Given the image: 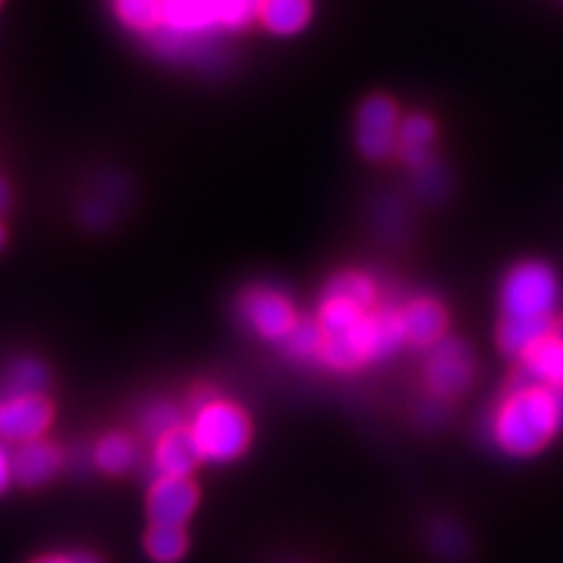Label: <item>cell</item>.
I'll list each match as a JSON object with an SVG mask.
<instances>
[{"label": "cell", "instance_id": "cell-1", "mask_svg": "<svg viewBox=\"0 0 563 563\" xmlns=\"http://www.w3.org/2000/svg\"><path fill=\"white\" fill-rule=\"evenodd\" d=\"M563 430V393L517 380L488 418L493 446L512 457H531L548 449Z\"/></svg>", "mask_w": 563, "mask_h": 563}, {"label": "cell", "instance_id": "cell-2", "mask_svg": "<svg viewBox=\"0 0 563 563\" xmlns=\"http://www.w3.org/2000/svg\"><path fill=\"white\" fill-rule=\"evenodd\" d=\"M559 296V279L548 263H517V266L505 275V282L500 287L503 317L554 320Z\"/></svg>", "mask_w": 563, "mask_h": 563}, {"label": "cell", "instance_id": "cell-3", "mask_svg": "<svg viewBox=\"0 0 563 563\" xmlns=\"http://www.w3.org/2000/svg\"><path fill=\"white\" fill-rule=\"evenodd\" d=\"M196 437L202 461L228 463L240 457L252 442V422L231 401L214 399L198 409L190 428Z\"/></svg>", "mask_w": 563, "mask_h": 563}, {"label": "cell", "instance_id": "cell-4", "mask_svg": "<svg viewBox=\"0 0 563 563\" xmlns=\"http://www.w3.org/2000/svg\"><path fill=\"white\" fill-rule=\"evenodd\" d=\"M474 374H477V364L467 343L446 336L430 347L422 380L437 401H453L470 390Z\"/></svg>", "mask_w": 563, "mask_h": 563}, {"label": "cell", "instance_id": "cell-5", "mask_svg": "<svg viewBox=\"0 0 563 563\" xmlns=\"http://www.w3.org/2000/svg\"><path fill=\"white\" fill-rule=\"evenodd\" d=\"M399 109L385 95H372L362 101L357 111V148L368 161H385L397 153Z\"/></svg>", "mask_w": 563, "mask_h": 563}, {"label": "cell", "instance_id": "cell-6", "mask_svg": "<svg viewBox=\"0 0 563 563\" xmlns=\"http://www.w3.org/2000/svg\"><path fill=\"white\" fill-rule=\"evenodd\" d=\"M374 310L357 324H352L336 333H327L320 362L336 368V372H357V368L366 364L380 362Z\"/></svg>", "mask_w": 563, "mask_h": 563}, {"label": "cell", "instance_id": "cell-7", "mask_svg": "<svg viewBox=\"0 0 563 563\" xmlns=\"http://www.w3.org/2000/svg\"><path fill=\"white\" fill-rule=\"evenodd\" d=\"M240 310L244 322L268 341H285L298 320L289 298L271 287H252L242 296Z\"/></svg>", "mask_w": 563, "mask_h": 563}, {"label": "cell", "instance_id": "cell-8", "mask_svg": "<svg viewBox=\"0 0 563 563\" xmlns=\"http://www.w3.org/2000/svg\"><path fill=\"white\" fill-rule=\"evenodd\" d=\"M200 503L198 484L190 477H155L148 490L153 526H184Z\"/></svg>", "mask_w": 563, "mask_h": 563}, {"label": "cell", "instance_id": "cell-9", "mask_svg": "<svg viewBox=\"0 0 563 563\" xmlns=\"http://www.w3.org/2000/svg\"><path fill=\"white\" fill-rule=\"evenodd\" d=\"M52 404L43 395H8L0 401V437L16 444L33 442L49 428Z\"/></svg>", "mask_w": 563, "mask_h": 563}, {"label": "cell", "instance_id": "cell-10", "mask_svg": "<svg viewBox=\"0 0 563 563\" xmlns=\"http://www.w3.org/2000/svg\"><path fill=\"white\" fill-rule=\"evenodd\" d=\"M404 339L413 347L430 350L446 339L449 314L446 308L432 296H416L401 308Z\"/></svg>", "mask_w": 563, "mask_h": 563}, {"label": "cell", "instance_id": "cell-11", "mask_svg": "<svg viewBox=\"0 0 563 563\" xmlns=\"http://www.w3.org/2000/svg\"><path fill=\"white\" fill-rule=\"evenodd\" d=\"M10 461L14 482L26 488H41L57 477L64 457L55 444L45 442V439H33V442L16 446Z\"/></svg>", "mask_w": 563, "mask_h": 563}, {"label": "cell", "instance_id": "cell-12", "mask_svg": "<svg viewBox=\"0 0 563 563\" xmlns=\"http://www.w3.org/2000/svg\"><path fill=\"white\" fill-rule=\"evenodd\" d=\"M200 463L202 453L188 428L174 430L155 444L153 465L157 477H190Z\"/></svg>", "mask_w": 563, "mask_h": 563}, {"label": "cell", "instance_id": "cell-13", "mask_svg": "<svg viewBox=\"0 0 563 563\" xmlns=\"http://www.w3.org/2000/svg\"><path fill=\"white\" fill-rule=\"evenodd\" d=\"M521 362V378L563 393V341L552 333L550 339L540 341L533 350H528Z\"/></svg>", "mask_w": 563, "mask_h": 563}, {"label": "cell", "instance_id": "cell-14", "mask_svg": "<svg viewBox=\"0 0 563 563\" xmlns=\"http://www.w3.org/2000/svg\"><path fill=\"white\" fill-rule=\"evenodd\" d=\"M556 333V317L554 320H523V317H503L496 341L505 357L521 360L528 350H533L540 341L550 339Z\"/></svg>", "mask_w": 563, "mask_h": 563}, {"label": "cell", "instance_id": "cell-15", "mask_svg": "<svg viewBox=\"0 0 563 563\" xmlns=\"http://www.w3.org/2000/svg\"><path fill=\"white\" fill-rule=\"evenodd\" d=\"M434 136H437L434 122L428 115L416 113V115L404 118L397 134V155L411 169L428 167L432 161Z\"/></svg>", "mask_w": 563, "mask_h": 563}, {"label": "cell", "instance_id": "cell-16", "mask_svg": "<svg viewBox=\"0 0 563 563\" xmlns=\"http://www.w3.org/2000/svg\"><path fill=\"white\" fill-rule=\"evenodd\" d=\"M312 16L310 0H263L261 22L275 35H294L308 26Z\"/></svg>", "mask_w": 563, "mask_h": 563}, {"label": "cell", "instance_id": "cell-17", "mask_svg": "<svg viewBox=\"0 0 563 563\" xmlns=\"http://www.w3.org/2000/svg\"><path fill=\"white\" fill-rule=\"evenodd\" d=\"M136 457L134 439L122 432L101 437L95 446V463L106 474H128L136 465Z\"/></svg>", "mask_w": 563, "mask_h": 563}, {"label": "cell", "instance_id": "cell-18", "mask_svg": "<svg viewBox=\"0 0 563 563\" xmlns=\"http://www.w3.org/2000/svg\"><path fill=\"white\" fill-rule=\"evenodd\" d=\"M324 294L345 298V301L357 303L366 310H374L378 306V287L376 282L366 273L360 271H343L336 277H331Z\"/></svg>", "mask_w": 563, "mask_h": 563}, {"label": "cell", "instance_id": "cell-19", "mask_svg": "<svg viewBox=\"0 0 563 563\" xmlns=\"http://www.w3.org/2000/svg\"><path fill=\"white\" fill-rule=\"evenodd\" d=\"M282 345H285L287 355L294 360H320L324 347V331L320 322H317V317H298Z\"/></svg>", "mask_w": 563, "mask_h": 563}, {"label": "cell", "instance_id": "cell-20", "mask_svg": "<svg viewBox=\"0 0 563 563\" xmlns=\"http://www.w3.org/2000/svg\"><path fill=\"white\" fill-rule=\"evenodd\" d=\"M144 548L155 563H176L188 550V536L184 526H151Z\"/></svg>", "mask_w": 563, "mask_h": 563}, {"label": "cell", "instance_id": "cell-21", "mask_svg": "<svg viewBox=\"0 0 563 563\" xmlns=\"http://www.w3.org/2000/svg\"><path fill=\"white\" fill-rule=\"evenodd\" d=\"M118 20L141 33H151L163 22V0H113Z\"/></svg>", "mask_w": 563, "mask_h": 563}, {"label": "cell", "instance_id": "cell-22", "mask_svg": "<svg viewBox=\"0 0 563 563\" xmlns=\"http://www.w3.org/2000/svg\"><path fill=\"white\" fill-rule=\"evenodd\" d=\"M179 428H184L181 413L169 401H153L151 407H146V411L141 413V432L146 434V439H153L155 444Z\"/></svg>", "mask_w": 563, "mask_h": 563}, {"label": "cell", "instance_id": "cell-23", "mask_svg": "<svg viewBox=\"0 0 563 563\" xmlns=\"http://www.w3.org/2000/svg\"><path fill=\"white\" fill-rule=\"evenodd\" d=\"M10 395H43L47 385V372L41 362L20 360L8 374Z\"/></svg>", "mask_w": 563, "mask_h": 563}, {"label": "cell", "instance_id": "cell-24", "mask_svg": "<svg viewBox=\"0 0 563 563\" xmlns=\"http://www.w3.org/2000/svg\"><path fill=\"white\" fill-rule=\"evenodd\" d=\"M225 31L246 29L254 20H261L263 0H221Z\"/></svg>", "mask_w": 563, "mask_h": 563}, {"label": "cell", "instance_id": "cell-25", "mask_svg": "<svg viewBox=\"0 0 563 563\" xmlns=\"http://www.w3.org/2000/svg\"><path fill=\"white\" fill-rule=\"evenodd\" d=\"M430 542L439 556L457 559V554L465 552V538L453 523H437L430 531Z\"/></svg>", "mask_w": 563, "mask_h": 563}, {"label": "cell", "instance_id": "cell-26", "mask_svg": "<svg viewBox=\"0 0 563 563\" xmlns=\"http://www.w3.org/2000/svg\"><path fill=\"white\" fill-rule=\"evenodd\" d=\"M10 482H12V461L10 455L0 449V496L8 490Z\"/></svg>", "mask_w": 563, "mask_h": 563}, {"label": "cell", "instance_id": "cell-27", "mask_svg": "<svg viewBox=\"0 0 563 563\" xmlns=\"http://www.w3.org/2000/svg\"><path fill=\"white\" fill-rule=\"evenodd\" d=\"M68 561H70V563H101V561H99L95 554H90V552H76V554H70Z\"/></svg>", "mask_w": 563, "mask_h": 563}, {"label": "cell", "instance_id": "cell-28", "mask_svg": "<svg viewBox=\"0 0 563 563\" xmlns=\"http://www.w3.org/2000/svg\"><path fill=\"white\" fill-rule=\"evenodd\" d=\"M31 563H70L68 556H43V559H35Z\"/></svg>", "mask_w": 563, "mask_h": 563}, {"label": "cell", "instance_id": "cell-29", "mask_svg": "<svg viewBox=\"0 0 563 563\" xmlns=\"http://www.w3.org/2000/svg\"><path fill=\"white\" fill-rule=\"evenodd\" d=\"M8 205V188L3 186V181H0V209H5Z\"/></svg>", "mask_w": 563, "mask_h": 563}, {"label": "cell", "instance_id": "cell-30", "mask_svg": "<svg viewBox=\"0 0 563 563\" xmlns=\"http://www.w3.org/2000/svg\"><path fill=\"white\" fill-rule=\"evenodd\" d=\"M556 336L563 341V317H559L556 320Z\"/></svg>", "mask_w": 563, "mask_h": 563}, {"label": "cell", "instance_id": "cell-31", "mask_svg": "<svg viewBox=\"0 0 563 563\" xmlns=\"http://www.w3.org/2000/svg\"><path fill=\"white\" fill-rule=\"evenodd\" d=\"M3 244H5V233H3V228H0V250H3Z\"/></svg>", "mask_w": 563, "mask_h": 563}, {"label": "cell", "instance_id": "cell-32", "mask_svg": "<svg viewBox=\"0 0 563 563\" xmlns=\"http://www.w3.org/2000/svg\"><path fill=\"white\" fill-rule=\"evenodd\" d=\"M561 3H563V0H561Z\"/></svg>", "mask_w": 563, "mask_h": 563}]
</instances>
